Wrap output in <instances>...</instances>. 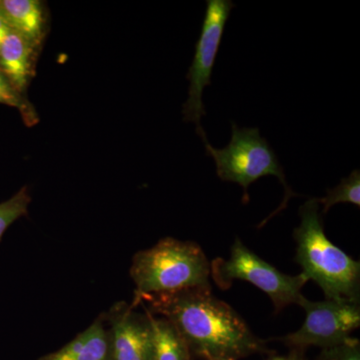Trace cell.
<instances>
[{
	"mask_svg": "<svg viewBox=\"0 0 360 360\" xmlns=\"http://www.w3.org/2000/svg\"><path fill=\"white\" fill-rule=\"evenodd\" d=\"M39 51L30 40L11 30L0 44V72L23 96L34 75Z\"/></svg>",
	"mask_w": 360,
	"mask_h": 360,
	"instance_id": "obj_9",
	"label": "cell"
},
{
	"mask_svg": "<svg viewBox=\"0 0 360 360\" xmlns=\"http://www.w3.org/2000/svg\"><path fill=\"white\" fill-rule=\"evenodd\" d=\"M0 104L11 106L20 111L23 122L27 127H33L39 122V115L34 106L26 96L20 94L13 85L0 72Z\"/></svg>",
	"mask_w": 360,
	"mask_h": 360,
	"instance_id": "obj_14",
	"label": "cell"
},
{
	"mask_svg": "<svg viewBox=\"0 0 360 360\" xmlns=\"http://www.w3.org/2000/svg\"><path fill=\"white\" fill-rule=\"evenodd\" d=\"M317 360H360V342L350 338L336 347L322 349Z\"/></svg>",
	"mask_w": 360,
	"mask_h": 360,
	"instance_id": "obj_16",
	"label": "cell"
},
{
	"mask_svg": "<svg viewBox=\"0 0 360 360\" xmlns=\"http://www.w3.org/2000/svg\"><path fill=\"white\" fill-rule=\"evenodd\" d=\"M298 305L305 311L302 328L277 338L295 352H303L309 347H336L349 340L360 326V302H311L302 296Z\"/></svg>",
	"mask_w": 360,
	"mask_h": 360,
	"instance_id": "obj_7",
	"label": "cell"
},
{
	"mask_svg": "<svg viewBox=\"0 0 360 360\" xmlns=\"http://www.w3.org/2000/svg\"><path fill=\"white\" fill-rule=\"evenodd\" d=\"M9 32H11V28H9L8 25H7L4 16L0 14V44H2L4 39H6L7 33Z\"/></svg>",
	"mask_w": 360,
	"mask_h": 360,
	"instance_id": "obj_18",
	"label": "cell"
},
{
	"mask_svg": "<svg viewBox=\"0 0 360 360\" xmlns=\"http://www.w3.org/2000/svg\"><path fill=\"white\" fill-rule=\"evenodd\" d=\"M236 4L231 0H206V11L200 39L195 44V53L186 78L191 82L188 99L184 104V120L196 125V134L207 143L201 117L206 115L202 94L206 86L212 85V75L222 37Z\"/></svg>",
	"mask_w": 360,
	"mask_h": 360,
	"instance_id": "obj_6",
	"label": "cell"
},
{
	"mask_svg": "<svg viewBox=\"0 0 360 360\" xmlns=\"http://www.w3.org/2000/svg\"><path fill=\"white\" fill-rule=\"evenodd\" d=\"M30 203L32 195L27 186H23L13 198L0 203V241L11 224L27 214Z\"/></svg>",
	"mask_w": 360,
	"mask_h": 360,
	"instance_id": "obj_15",
	"label": "cell"
},
{
	"mask_svg": "<svg viewBox=\"0 0 360 360\" xmlns=\"http://www.w3.org/2000/svg\"><path fill=\"white\" fill-rule=\"evenodd\" d=\"M153 323L155 333L153 360H193L186 342L169 321L153 315Z\"/></svg>",
	"mask_w": 360,
	"mask_h": 360,
	"instance_id": "obj_12",
	"label": "cell"
},
{
	"mask_svg": "<svg viewBox=\"0 0 360 360\" xmlns=\"http://www.w3.org/2000/svg\"><path fill=\"white\" fill-rule=\"evenodd\" d=\"M37 360H115L112 338L103 314L65 347Z\"/></svg>",
	"mask_w": 360,
	"mask_h": 360,
	"instance_id": "obj_10",
	"label": "cell"
},
{
	"mask_svg": "<svg viewBox=\"0 0 360 360\" xmlns=\"http://www.w3.org/2000/svg\"><path fill=\"white\" fill-rule=\"evenodd\" d=\"M139 305L174 326L193 360H238L269 354L266 341L257 338L229 303L215 297L212 288L142 296Z\"/></svg>",
	"mask_w": 360,
	"mask_h": 360,
	"instance_id": "obj_1",
	"label": "cell"
},
{
	"mask_svg": "<svg viewBox=\"0 0 360 360\" xmlns=\"http://www.w3.org/2000/svg\"><path fill=\"white\" fill-rule=\"evenodd\" d=\"M210 277L220 290L231 288L234 281H248L269 296L276 314L290 304H298L302 290L309 279L302 274L288 276L265 262L243 245L236 236L231 257H217L210 262Z\"/></svg>",
	"mask_w": 360,
	"mask_h": 360,
	"instance_id": "obj_5",
	"label": "cell"
},
{
	"mask_svg": "<svg viewBox=\"0 0 360 360\" xmlns=\"http://www.w3.org/2000/svg\"><path fill=\"white\" fill-rule=\"evenodd\" d=\"M129 274L135 284L134 307H139L142 296L212 288L210 262L202 248L174 238H161L153 248L135 253Z\"/></svg>",
	"mask_w": 360,
	"mask_h": 360,
	"instance_id": "obj_3",
	"label": "cell"
},
{
	"mask_svg": "<svg viewBox=\"0 0 360 360\" xmlns=\"http://www.w3.org/2000/svg\"><path fill=\"white\" fill-rule=\"evenodd\" d=\"M0 14L9 28L40 49L46 33V16L39 0H0Z\"/></svg>",
	"mask_w": 360,
	"mask_h": 360,
	"instance_id": "obj_11",
	"label": "cell"
},
{
	"mask_svg": "<svg viewBox=\"0 0 360 360\" xmlns=\"http://www.w3.org/2000/svg\"><path fill=\"white\" fill-rule=\"evenodd\" d=\"M267 360H307L303 357L302 352H295L293 350L292 352L290 355H286V356H274L271 357V359Z\"/></svg>",
	"mask_w": 360,
	"mask_h": 360,
	"instance_id": "obj_17",
	"label": "cell"
},
{
	"mask_svg": "<svg viewBox=\"0 0 360 360\" xmlns=\"http://www.w3.org/2000/svg\"><path fill=\"white\" fill-rule=\"evenodd\" d=\"M300 217L293 238L303 276L314 281L328 300L360 302V264L326 236L319 200L310 198L300 206Z\"/></svg>",
	"mask_w": 360,
	"mask_h": 360,
	"instance_id": "obj_2",
	"label": "cell"
},
{
	"mask_svg": "<svg viewBox=\"0 0 360 360\" xmlns=\"http://www.w3.org/2000/svg\"><path fill=\"white\" fill-rule=\"evenodd\" d=\"M136 309L129 303L118 302L103 312L112 338L115 360L155 359L153 315L144 307V314Z\"/></svg>",
	"mask_w": 360,
	"mask_h": 360,
	"instance_id": "obj_8",
	"label": "cell"
},
{
	"mask_svg": "<svg viewBox=\"0 0 360 360\" xmlns=\"http://www.w3.org/2000/svg\"><path fill=\"white\" fill-rule=\"evenodd\" d=\"M205 146L206 153L215 161L217 176L222 181L234 182L243 187V202L245 205L250 201L248 188L262 177L272 175L283 184V202L258 227L262 226L274 215L285 210L292 196H298L288 186L283 165L266 139L260 136V130L257 127L239 129L236 123L232 122L231 139L224 148H213L210 142Z\"/></svg>",
	"mask_w": 360,
	"mask_h": 360,
	"instance_id": "obj_4",
	"label": "cell"
},
{
	"mask_svg": "<svg viewBox=\"0 0 360 360\" xmlns=\"http://www.w3.org/2000/svg\"><path fill=\"white\" fill-rule=\"evenodd\" d=\"M226 360H232V359H226Z\"/></svg>",
	"mask_w": 360,
	"mask_h": 360,
	"instance_id": "obj_19",
	"label": "cell"
},
{
	"mask_svg": "<svg viewBox=\"0 0 360 360\" xmlns=\"http://www.w3.org/2000/svg\"><path fill=\"white\" fill-rule=\"evenodd\" d=\"M319 205H323L321 215L326 214L333 206L338 203H352L360 207V172L355 169L349 176L341 179L335 188L328 189L326 198H317Z\"/></svg>",
	"mask_w": 360,
	"mask_h": 360,
	"instance_id": "obj_13",
	"label": "cell"
}]
</instances>
